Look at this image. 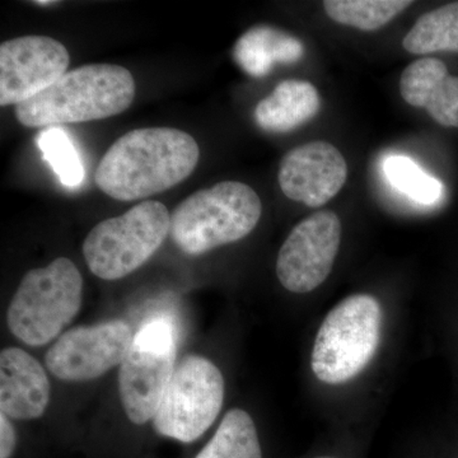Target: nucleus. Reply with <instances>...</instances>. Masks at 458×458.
<instances>
[{"mask_svg": "<svg viewBox=\"0 0 458 458\" xmlns=\"http://www.w3.org/2000/svg\"><path fill=\"white\" fill-rule=\"evenodd\" d=\"M200 157L197 140L174 128L135 129L108 148L96 171L101 191L120 201L152 197L188 179Z\"/></svg>", "mask_w": 458, "mask_h": 458, "instance_id": "obj_1", "label": "nucleus"}, {"mask_svg": "<svg viewBox=\"0 0 458 458\" xmlns=\"http://www.w3.org/2000/svg\"><path fill=\"white\" fill-rule=\"evenodd\" d=\"M134 98L135 81L128 69L89 64L66 72L40 95L17 105L14 114L26 128H57L123 114Z\"/></svg>", "mask_w": 458, "mask_h": 458, "instance_id": "obj_2", "label": "nucleus"}, {"mask_svg": "<svg viewBox=\"0 0 458 458\" xmlns=\"http://www.w3.org/2000/svg\"><path fill=\"white\" fill-rule=\"evenodd\" d=\"M261 214L254 189L238 181H223L199 190L174 209L170 234L181 251L203 255L249 236Z\"/></svg>", "mask_w": 458, "mask_h": 458, "instance_id": "obj_3", "label": "nucleus"}, {"mask_svg": "<svg viewBox=\"0 0 458 458\" xmlns=\"http://www.w3.org/2000/svg\"><path fill=\"white\" fill-rule=\"evenodd\" d=\"M384 313L369 294H352L336 304L313 345L311 367L319 381L342 385L367 369L381 343Z\"/></svg>", "mask_w": 458, "mask_h": 458, "instance_id": "obj_4", "label": "nucleus"}, {"mask_svg": "<svg viewBox=\"0 0 458 458\" xmlns=\"http://www.w3.org/2000/svg\"><path fill=\"white\" fill-rule=\"evenodd\" d=\"M82 298L80 270L69 259H56L23 276L8 307L9 330L26 345H45L73 321Z\"/></svg>", "mask_w": 458, "mask_h": 458, "instance_id": "obj_5", "label": "nucleus"}, {"mask_svg": "<svg viewBox=\"0 0 458 458\" xmlns=\"http://www.w3.org/2000/svg\"><path fill=\"white\" fill-rule=\"evenodd\" d=\"M170 228L165 205L143 201L123 216L99 222L84 240V259L99 279H122L158 251Z\"/></svg>", "mask_w": 458, "mask_h": 458, "instance_id": "obj_6", "label": "nucleus"}, {"mask_svg": "<svg viewBox=\"0 0 458 458\" xmlns=\"http://www.w3.org/2000/svg\"><path fill=\"white\" fill-rule=\"evenodd\" d=\"M177 333L167 318L144 322L120 364L119 391L123 410L134 424L156 417L176 360Z\"/></svg>", "mask_w": 458, "mask_h": 458, "instance_id": "obj_7", "label": "nucleus"}, {"mask_svg": "<svg viewBox=\"0 0 458 458\" xmlns=\"http://www.w3.org/2000/svg\"><path fill=\"white\" fill-rule=\"evenodd\" d=\"M223 400L225 378L218 367L201 355H188L174 370L153 426L167 438L197 441L216 421Z\"/></svg>", "mask_w": 458, "mask_h": 458, "instance_id": "obj_8", "label": "nucleus"}, {"mask_svg": "<svg viewBox=\"0 0 458 458\" xmlns=\"http://www.w3.org/2000/svg\"><path fill=\"white\" fill-rule=\"evenodd\" d=\"M342 243V222L335 213L321 210L298 223L280 249L276 276L293 293H310L333 270Z\"/></svg>", "mask_w": 458, "mask_h": 458, "instance_id": "obj_9", "label": "nucleus"}, {"mask_svg": "<svg viewBox=\"0 0 458 458\" xmlns=\"http://www.w3.org/2000/svg\"><path fill=\"white\" fill-rule=\"evenodd\" d=\"M132 340L131 328L123 321L74 327L56 340L45 361L63 381H89L122 364Z\"/></svg>", "mask_w": 458, "mask_h": 458, "instance_id": "obj_10", "label": "nucleus"}, {"mask_svg": "<svg viewBox=\"0 0 458 458\" xmlns=\"http://www.w3.org/2000/svg\"><path fill=\"white\" fill-rule=\"evenodd\" d=\"M68 50L47 36H22L0 45V105L22 104L66 73Z\"/></svg>", "mask_w": 458, "mask_h": 458, "instance_id": "obj_11", "label": "nucleus"}, {"mask_svg": "<svg viewBox=\"0 0 458 458\" xmlns=\"http://www.w3.org/2000/svg\"><path fill=\"white\" fill-rule=\"evenodd\" d=\"M348 179V165L340 150L316 140L289 150L280 162L283 194L310 208H319L339 194Z\"/></svg>", "mask_w": 458, "mask_h": 458, "instance_id": "obj_12", "label": "nucleus"}, {"mask_svg": "<svg viewBox=\"0 0 458 458\" xmlns=\"http://www.w3.org/2000/svg\"><path fill=\"white\" fill-rule=\"evenodd\" d=\"M50 384L40 363L20 348L0 354V410L18 420L44 415L49 405Z\"/></svg>", "mask_w": 458, "mask_h": 458, "instance_id": "obj_13", "label": "nucleus"}, {"mask_svg": "<svg viewBox=\"0 0 458 458\" xmlns=\"http://www.w3.org/2000/svg\"><path fill=\"white\" fill-rule=\"evenodd\" d=\"M401 98L410 106L426 108L439 125L458 128V77L436 57H421L403 71Z\"/></svg>", "mask_w": 458, "mask_h": 458, "instance_id": "obj_14", "label": "nucleus"}, {"mask_svg": "<svg viewBox=\"0 0 458 458\" xmlns=\"http://www.w3.org/2000/svg\"><path fill=\"white\" fill-rule=\"evenodd\" d=\"M304 45L300 38L276 29L259 25L243 33L234 44L232 55L246 74L264 78L276 64H294L302 59Z\"/></svg>", "mask_w": 458, "mask_h": 458, "instance_id": "obj_15", "label": "nucleus"}, {"mask_svg": "<svg viewBox=\"0 0 458 458\" xmlns=\"http://www.w3.org/2000/svg\"><path fill=\"white\" fill-rule=\"evenodd\" d=\"M321 99L316 87L306 81L279 83L255 108V120L262 131L289 132L318 114Z\"/></svg>", "mask_w": 458, "mask_h": 458, "instance_id": "obj_16", "label": "nucleus"}, {"mask_svg": "<svg viewBox=\"0 0 458 458\" xmlns=\"http://www.w3.org/2000/svg\"><path fill=\"white\" fill-rule=\"evenodd\" d=\"M403 47L414 55L439 51L458 53V2L442 5L419 17L403 38Z\"/></svg>", "mask_w": 458, "mask_h": 458, "instance_id": "obj_17", "label": "nucleus"}, {"mask_svg": "<svg viewBox=\"0 0 458 458\" xmlns=\"http://www.w3.org/2000/svg\"><path fill=\"white\" fill-rule=\"evenodd\" d=\"M195 458H262L254 420L245 410L232 409L209 443Z\"/></svg>", "mask_w": 458, "mask_h": 458, "instance_id": "obj_18", "label": "nucleus"}, {"mask_svg": "<svg viewBox=\"0 0 458 458\" xmlns=\"http://www.w3.org/2000/svg\"><path fill=\"white\" fill-rule=\"evenodd\" d=\"M410 0H325V13L331 20L361 31H376L408 9Z\"/></svg>", "mask_w": 458, "mask_h": 458, "instance_id": "obj_19", "label": "nucleus"}, {"mask_svg": "<svg viewBox=\"0 0 458 458\" xmlns=\"http://www.w3.org/2000/svg\"><path fill=\"white\" fill-rule=\"evenodd\" d=\"M384 174L393 188L415 203L436 205L445 195L441 181L428 174L409 157H387L384 162Z\"/></svg>", "mask_w": 458, "mask_h": 458, "instance_id": "obj_20", "label": "nucleus"}, {"mask_svg": "<svg viewBox=\"0 0 458 458\" xmlns=\"http://www.w3.org/2000/svg\"><path fill=\"white\" fill-rule=\"evenodd\" d=\"M36 141L60 182L66 188H78L84 180L82 159L66 131L60 128L44 129Z\"/></svg>", "mask_w": 458, "mask_h": 458, "instance_id": "obj_21", "label": "nucleus"}, {"mask_svg": "<svg viewBox=\"0 0 458 458\" xmlns=\"http://www.w3.org/2000/svg\"><path fill=\"white\" fill-rule=\"evenodd\" d=\"M16 430L7 415H0V458H11L16 448Z\"/></svg>", "mask_w": 458, "mask_h": 458, "instance_id": "obj_22", "label": "nucleus"}, {"mask_svg": "<svg viewBox=\"0 0 458 458\" xmlns=\"http://www.w3.org/2000/svg\"><path fill=\"white\" fill-rule=\"evenodd\" d=\"M33 4L38 5V7H47V5L57 4V2H49V0L40 2V0H38V2H33Z\"/></svg>", "mask_w": 458, "mask_h": 458, "instance_id": "obj_23", "label": "nucleus"}, {"mask_svg": "<svg viewBox=\"0 0 458 458\" xmlns=\"http://www.w3.org/2000/svg\"><path fill=\"white\" fill-rule=\"evenodd\" d=\"M318 458H331V457H318Z\"/></svg>", "mask_w": 458, "mask_h": 458, "instance_id": "obj_24", "label": "nucleus"}]
</instances>
